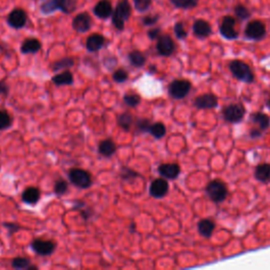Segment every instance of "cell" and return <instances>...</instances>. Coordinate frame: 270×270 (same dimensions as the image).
I'll list each match as a JSON object with an SVG mask.
<instances>
[{"instance_id":"obj_8","label":"cell","mask_w":270,"mask_h":270,"mask_svg":"<svg viewBox=\"0 0 270 270\" xmlns=\"http://www.w3.org/2000/svg\"><path fill=\"white\" fill-rule=\"evenodd\" d=\"M266 35V26L261 20H254L247 23L245 36L251 40H261Z\"/></svg>"},{"instance_id":"obj_20","label":"cell","mask_w":270,"mask_h":270,"mask_svg":"<svg viewBox=\"0 0 270 270\" xmlns=\"http://www.w3.org/2000/svg\"><path fill=\"white\" fill-rule=\"evenodd\" d=\"M41 49V42L36 38H26L20 47L22 54H35Z\"/></svg>"},{"instance_id":"obj_30","label":"cell","mask_w":270,"mask_h":270,"mask_svg":"<svg viewBox=\"0 0 270 270\" xmlns=\"http://www.w3.org/2000/svg\"><path fill=\"white\" fill-rule=\"evenodd\" d=\"M233 11H235L236 17L240 20H247L251 17V12L243 4H238Z\"/></svg>"},{"instance_id":"obj_43","label":"cell","mask_w":270,"mask_h":270,"mask_svg":"<svg viewBox=\"0 0 270 270\" xmlns=\"http://www.w3.org/2000/svg\"><path fill=\"white\" fill-rule=\"evenodd\" d=\"M7 93H8V87L6 86L4 82H1L0 83V94L7 95Z\"/></svg>"},{"instance_id":"obj_6","label":"cell","mask_w":270,"mask_h":270,"mask_svg":"<svg viewBox=\"0 0 270 270\" xmlns=\"http://www.w3.org/2000/svg\"><path fill=\"white\" fill-rule=\"evenodd\" d=\"M191 90L190 82L185 79H176L173 80L169 86V94L175 100H182L186 97Z\"/></svg>"},{"instance_id":"obj_36","label":"cell","mask_w":270,"mask_h":270,"mask_svg":"<svg viewBox=\"0 0 270 270\" xmlns=\"http://www.w3.org/2000/svg\"><path fill=\"white\" fill-rule=\"evenodd\" d=\"M174 34L178 39H185L187 37V31L183 22H176L174 24Z\"/></svg>"},{"instance_id":"obj_39","label":"cell","mask_w":270,"mask_h":270,"mask_svg":"<svg viewBox=\"0 0 270 270\" xmlns=\"http://www.w3.org/2000/svg\"><path fill=\"white\" fill-rule=\"evenodd\" d=\"M113 79L116 83H124L128 79V73L127 71H125L123 69H120L118 71H115L113 73Z\"/></svg>"},{"instance_id":"obj_28","label":"cell","mask_w":270,"mask_h":270,"mask_svg":"<svg viewBox=\"0 0 270 270\" xmlns=\"http://www.w3.org/2000/svg\"><path fill=\"white\" fill-rule=\"evenodd\" d=\"M175 7L182 8V10H190L199 4V0H170Z\"/></svg>"},{"instance_id":"obj_2","label":"cell","mask_w":270,"mask_h":270,"mask_svg":"<svg viewBox=\"0 0 270 270\" xmlns=\"http://www.w3.org/2000/svg\"><path fill=\"white\" fill-rule=\"evenodd\" d=\"M131 14L132 7L129 0H121L113 11L112 24L119 31H123L125 29V22L129 20Z\"/></svg>"},{"instance_id":"obj_40","label":"cell","mask_w":270,"mask_h":270,"mask_svg":"<svg viewBox=\"0 0 270 270\" xmlns=\"http://www.w3.org/2000/svg\"><path fill=\"white\" fill-rule=\"evenodd\" d=\"M158 19H159V15H147L142 18V23L143 25L151 26L157 23Z\"/></svg>"},{"instance_id":"obj_25","label":"cell","mask_w":270,"mask_h":270,"mask_svg":"<svg viewBox=\"0 0 270 270\" xmlns=\"http://www.w3.org/2000/svg\"><path fill=\"white\" fill-rule=\"evenodd\" d=\"M52 82L55 84L56 86H68L72 85L74 82L73 74L69 71H64L62 73L57 74L52 78Z\"/></svg>"},{"instance_id":"obj_35","label":"cell","mask_w":270,"mask_h":270,"mask_svg":"<svg viewBox=\"0 0 270 270\" xmlns=\"http://www.w3.org/2000/svg\"><path fill=\"white\" fill-rule=\"evenodd\" d=\"M12 266L15 269H29L31 262L25 258H16L12 261Z\"/></svg>"},{"instance_id":"obj_7","label":"cell","mask_w":270,"mask_h":270,"mask_svg":"<svg viewBox=\"0 0 270 270\" xmlns=\"http://www.w3.org/2000/svg\"><path fill=\"white\" fill-rule=\"evenodd\" d=\"M236 18L232 16L228 15L223 18L220 25V33L224 38L232 40L239 37V33L236 30Z\"/></svg>"},{"instance_id":"obj_41","label":"cell","mask_w":270,"mask_h":270,"mask_svg":"<svg viewBox=\"0 0 270 270\" xmlns=\"http://www.w3.org/2000/svg\"><path fill=\"white\" fill-rule=\"evenodd\" d=\"M151 127V123L148 120H139L137 122V128L142 132H148Z\"/></svg>"},{"instance_id":"obj_21","label":"cell","mask_w":270,"mask_h":270,"mask_svg":"<svg viewBox=\"0 0 270 270\" xmlns=\"http://www.w3.org/2000/svg\"><path fill=\"white\" fill-rule=\"evenodd\" d=\"M255 176L259 182H270V164H261L256 168Z\"/></svg>"},{"instance_id":"obj_13","label":"cell","mask_w":270,"mask_h":270,"mask_svg":"<svg viewBox=\"0 0 270 270\" xmlns=\"http://www.w3.org/2000/svg\"><path fill=\"white\" fill-rule=\"evenodd\" d=\"M150 194L155 199H161L169 191V185L165 178H156L150 185Z\"/></svg>"},{"instance_id":"obj_23","label":"cell","mask_w":270,"mask_h":270,"mask_svg":"<svg viewBox=\"0 0 270 270\" xmlns=\"http://www.w3.org/2000/svg\"><path fill=\"white\" fill-rule=\"evenodd\" d=\"M40 199V192L37 188L30 187L28 189H25L22 193V201L26 204L33 205L35 203H37Z\"/></svg>"},{"instance_id":"obj_5","label":"cell","mask_w":270,"mask_h":270,"mask_svg":"<svg viewBox=\"0 0 270 270\" xmlns=\"http://www.w3.org/2000/svg\"><path fill=\"white\" fill-rule=\"evenodd\" d=\"M69 178L72 184L82 189H87L92 185L91 175H90L88 171L83 169H71L69 172Z\"/></svg>"},{"instance_id":"obj_12","label":"cell","mask_w":270,"mask_h":270,"mask_svg":"<svg viewBox=\"0 0 270 270\" xmlns=\"http://www.w3.org/2000/svg\"><path fill=\"white\" fill-rule=\"evenodd\" d=\"M72 26L78 33H86L92 28V18L87 12L77 14L72 21Z\"/></svg>"},{"instance_id":"obj_14","label":"cell","mask_w":270,"mask_h":270,"mask_svg":"<svg viewBox=\"0 0 270 270\" xmlns=\"http://www.w3.org/2000/svg\"><path fill=\"white\" fill-rule=\"evenodd\" d=\"M32 249L39 256H50L55 249V244L51 241L37 239L32 243Z\"/></svg>"},{"instance_id":"obj_10","label":"cell","mask_w":270,"mask_h":270,"mask_svg":"<svg viewBox=\"0 0 270 270\" xmlns=\"http://www.w3.org/2000/svg\"><path fill=\"white\" fill-rule=\"evenodd\" d=\"M26 22H28V15L22 8H14L7 16V23L13 29H22Z\"/></svg>"},{"instance_id":"obj_11","label":"cell","mask_w":270,"mask_h":270,"mask_svg":"<svg viewBox=\"0 0 270 270\" xmlns=\"http://www.w3.org/2000/svg\"><path fill=\"white\" fill-rule=\"evenodd\" d=\"M156 50H157V53L161 56L168 57L170 55H172L175 50V43L173 39L171 38V36L160 35L157 38Z\"/></svg>"},{"instance_id":"obj_15","label":"cell","mask_w":270,"mask_h":270,"mask_svg":"<svg viewBox=\"0 0 270 270\" xmlns=\"http://www.w3.org/2000/svg\"><path fill=\"white\" fill-rule=\"evenodd\" d=\"M93 13L96 17L101 18V19H107V18L111 17L113 14V6L110 0H100L95 4Z\"/></svg>"},{"instance_id":"obj_31","label":"cell","mask_w":270,"mask_h":270,"mask_svg":"<svg viewBox=\"0 0 270 270\" xmlns=\"http://www.w3.org/2000/svg\"><path fill=\"white\" fill-rule=\"evenodd\" d=\"M132 115L130 113H123L120 115L119 118V125L120 127L125 130V131H129L132 125Z\"/></svg>"},{"instance_id":"obj_19","label":"cell","mask_w":270,"mask_h":270,"mask_svg":"<svg viewBox=\"0 0 270 270\" xmlns=\"http://www.w3.org/2000/svg\"><path fill=\"white\" fill-rule=\"evenodd\" d=\"M158 173L167 179H175L181 173V168L177 164H163L158 167Z\"/></svg>"},{"instance_id":"obj_37","label":"cell","mask_w":270,"mask_h":270,"mask_svg":"<svg viewBox=\"0 0 270 270\" xmlns=\"http://www.w3.org/2000/svg\"><path fill=\"white\" fill-rule=\"evenodd\" d=\"M54 191L58 195L65 194L68 191V183L64 181V179H59V181L55 183V186H54Z\"/></svg>"},{"instance_id":"obj_32","label":"cell","mask_w":270,"mask_h":270,"mask_svg":"<svg viewBox=\"0 0 270 270\" xmlns=\"http://www.w3.org/2000/svg\"><path fill=\"white\" fill-rule=\"evenodd\" d=\"M133 1L135 10L139 13L147 12L152 4V0H133Z\"/></svg>"},{"instance_id":"obj_42","label":"cell","mask_w":270,"mask_h":270,"mask_svg":"<svg viewBox=\"0 0 270 270\" xmlns=\"http://www.w3.org/2000/svg\"><path fill=\"white\" fill-rule=\"evenodd\" d=\"M160 33H161V31H160L159 28H153V29L149 30L147 34H148V37L151 40H155V39H157L159 37Z\"/></svg>"},{"instance_id":"obj_16","label":"cell","mask_w":270,"mask_h":270,"mask_svg":"<svg viewBox=\"0 0 270 270\" xmlns=\"http://www.w3.org/2000/svg\"><path fill=\"white\" fill-rule=\"evenodd\" d=\"M194 106L197 109H212L218 106V98L213 94H204L194 100Z\"/></svg>"},{"instance_id":"obj_33","label":"cell","mask_w":270,"mask_h":270,"mask_svg":"<svg viewBox=\"0 0 270 270\" xmlns=\"http://www.w3.org/2000/svg\"><path fill=\"white\" fill-rule=\"evenodd\" d=\"M12 124L11 116L6 111L0 110V130H4L10 127Z\"/></svg>"},{"instance_id":"obj_4","label":"cell","mask_w":270,"mask_h":270,"mask_svg":"<svg viewBox=\"0 0 270 270\" xmlns=\"http://www.w3.org/2000/svg\"><path fill=\"white\" fill-rule=\"evenodd\" d=\"M206 191L211 201L214 203L224 202L228 195V189L226 185L222 181H219V179H214V181H211L207 185Z\"/></svg>"},{"instance_id":"obj_18","label":"cell","mask_w":270,"mask_h":270,"mask_svg":"<svg viewBox=\"0 0 270 270\" xmlns=\"http://www.w3.org/2000/svg\"><path fill=\"white\" fill-rule=\"evenodd\" d=\"M106 43V38L101 34L90 35L86 41V48L89 52H97L104 48Z\"/></svg>"},{"instance_id":"obj_3","label":"cell","mask_w":270,"mask_h":270,"mask_svg":"<svg viewBox=\"0 0 270 270\" xmlns=\"http://www.w3.org/2000/svg\"><path fill=\"white\" fill-rule=\"evenodd\" d=\"M229 69L232 75L237 79L241 80V82L250 84L255 80V75L253 73V71H251L250 67L244 61L238 59L232 60L229 65Z\"/></svg>"},{"instance_id":"obj_9","label":"cell","mask_w":270,"mask_h":270,"mask_svg":"<svg viewBox=\"0 0 270 270\" xmlns=\"http://www.w3.org/2000/svg\"><path fill=\"white\" fill-rule=\"evenodd\" d=\"M224 119L229 123H240L245 115L244 107L240 104H232L224 108Z\"/></svg>"},{"instance_id":"obj_27","label":"cell","mask_w":270,"mask_h":270,"mask_svg":"<svg viewBox=\"0 0 270 270\" xmlns=\"http://www.w3.org/2000/svg\"><path fill=\"white\" fill-rule=\"evenodd\" d=\"M128 59L130 61V64L136 68H140L146 64L145 55H143L141 52H139L137 50L130 52L129 55H128Z\"/></svg>"},{"instance_id":"obj_34","label":"cell","mask_w":270,"mask_h":270,"mask_svg":"<svg viewBox=\"0 0 270 270\" xmlns=\"http://www.w3.org/2000/svg\"><path fill=\"white\" fill-rule=\"evenodd\" d=\"M73 65H74V60L68 57V58L61 59L59 61H56L55 64L53 65V70L58 71V70H62V69H67V68H71Z\"/></svg>"},{"instance_id":"obj_22","label":"cell","mask_w":270,"mask_h":270,"mask_svg":"<svg viewBox=\"0 0 270 270\" xmlns=\"http://www.w3.org/2000/svg\"><path fill=\"white\" fill-rule=\"evenodd\" d=\"M214 228H215V225L213 221L209 219L202 220L199 223V225H197V229H199L200 235L203 236L204 238H210L214 231Z\"/></svg>"},{"instance_id":"obj_17","label":"cell","mask_w":270,"mask_h":270,"mask_svg":"<svg viewBox=\"0 0 270 270\" xmlns=\"http://www.w3.org/2000/svg\"><path fill=\"white\" fill-rule=\"evenodd\" d=\"M194 35L199 38H206L211 35L212 28L208 21L204 19H196L192 25Z\"/></svg>"},{"instance_id":"obj_29","label":"cell","mask_w":270,"mask_h":270,"mask_svg":"<svg viewBox=\"0 0 270 270\" xmlns=\"http://www.w3.org/2000/svg\"><path fill=\"white\" fill-rule=\"evenodd\" d=\"M149 132L152 134V136L155 138H161L165 136L166 134V127L163 123H155L151 125Z\"/></svg>"},{"instance_id":"obj_1","label":"cell","mask_w":270,"mask_h":270,"mask_svg":"<svg viewBox=\"0 0 270 270\" xmlns=\"http://www.w3.org/2000/svg\"><path fill=\"white\" fill-rule=\"evenodd\" d=\"M39 8L42 14H52L55 11L70 14L76 10V0H46L40 3Z\"/></svg>"},{"instance_id":"obj_38","label":"cell","mask_w":270,"mask_h":270,"mask_svg":"<svg viewBox=\"0 0 270 270\" xmlns=\"http://www.w3.org/2000/svg\"><path fill=\"white\" fill-rule=\"evenodd\" d=\"M124 101L129 107H136L140 103V97L137 94H127L125 95Z\"/></svg>"},{"instance_id":"obj_26","label":"cell","mask_w":270,"mask_h":270,"mask_svg":"<svg viewBox=\"0 0 270 270\" xmlns=\"http://www.w3.org/2000/svg\"><path fill=\"white\" fill-rule=\"evenodd\" d=\"M251 121L259 126L260 130H266L270 125V120L268 118V115H266L263 112L254 113L251 115Z\"/></svg>"},{"instance_id":"obj_24","label":"cell","mask_w":270,"mask_h":270,"mask_svg":"<svg viewBox=\"0 0 270 270\" xmlns=\"http://www.w3.org/2000/svg\"><path fill=\"white\" fill-rule=\"evenodd\" d=\"M98 151H100L102 155H104L106 157H110L114 154L115 151H116L115 142L111 139H105V140L101 141L100 146H98Z\"/></svg>"},{"instance_id":"obj_44","label":"cell","mask_w":270,"mask_h":270,"mask_svg":"<svg viewBox=\"0 0 270 270\" xmlns=\"http://www.w3.org/2000/svg\"><path fill=\"white\" fill-rule=\"evenodd\" d=\"M268 107H269V109H270V100L268 101Z\"/></svg>"}]
</instances>
